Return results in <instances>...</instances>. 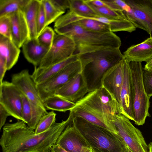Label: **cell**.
Segmentation results:
<instances>
[{
  "mask_svg": "<svg viewBox=\"0 0 152 152\" xmlns=\"http://www.w3.org/2000/svg\"><path fill=\"white\" fill-rule=\"evenodd\" d=\"M73 118L69 113L65 120L55 122L46 131L39 134H36L34 129L21 120L6 124L0 139L2 152H50L58 137Z\"/></svg>",
  "mask_w": 152,
  "mask_h": 152,
  "instance_id": "6da1fadb",
  "label": "cell"
},
{
  "mask_svg": "<svg viewBox=\"0 0 152 152\" xmlns=\"http://www.w3.org/2000/svg\"><path fill=\"white\" fill-rule=\"evenodd\" d=\"M120 48H106L78 55L89 92L102 87L106 72L124 58Z\"/></svg>",
  "mask_w": 152,
  "mask_h": 152,
  "instance_id": "7a4b0ae2",
  "label": "cell"
},
{
  "mask_svg": "<svg viewBox=\"0 0 152 152\" xmlns=\"http://www.w3.org/2000/svg\"><path fill=\"white\" fill-rule=\"evenodd\" d=\"M54 30L57 34L69 37L73 40L76 48L75 54L78 55L106 48H120L121 44L120 38L114 32H93L75 23Z\"/></svg>",
  "mask_w": 152,
  "mask_h": 152,
  "instance_id": "3957f363",
  "label": "cell"
},
{
  "mask_svg": "<svg viewBox=\"0 0 152 152\" xmlns=\"http://www.w3.org/2000/svg\"><path fill=\"white\" fill-rule=\"evenodd\" d=\"M71 124L92 148L100 152H123L127 146L118 134L81 117H73Z\"/></svg>",
  "mask_w": 152,
  "mask_h": 152,
  "instance_id": "277c9868",
  "label": "cell"
},
{
  "mask_svg": "<svg viewBox=\"0 0 152 152\" xmlns=\"http://www.w3.org/2000/svg\"><path fill=\"white\" fill-rule=\"evenodd\" d=\"M97 115L104 121L109 130L118 134L113 123L115 116L120 113V106L115 97L103 87L89 92L76 102Z\"/></svg>",
  "mask_w": 152,
  "mask_h": 152,
  "instance_id": "5b68a950",
  "label": "cell"
},
{
  "mask_svg": "<svg viewBox=\"0 0 152 152\" xmlns=\"http://www.w3.org/2000/svg\"><path fill=\"white\" fill-rule=\"evenodd\" d=\"M129 66L134 90V121L137 125H142L150 115L148 111L150 97L147 95L143 85L142 62L131 61Z\"/></svg>",
  "mask_w": 152,
  "mask_h": 152,
  "instance_id": "8992f818",
  "label": "cell"
},
{
  "mask_svg": "<svg viewBox=\"0 0 152 152\" xmlns=\"http://www.w3.org/2000/svg\"><path fill=\"white\" fill-rule=\"evenodd\" d=\"M113 123L118 134L132 152H148L142 132L129 119L119 113L115 116Z\"/></svg>",
  "mask_w": 152,
  "mask_h": 152,
  "instance_id": "52a82bcc",
  "label": "cell"
},
{
  "mask_svg": "<svg viewBox=\"0 0 152 152\" xmlns=\"http://www.w3.org/2000/svg\"><path fill=\"white\" fill-rule=\"evenodd\" d=\"M129 6L124 11L128 20L152 38V0H125Z\"/></svg>",
  "mask_w": 152,
  "mask_h": 152,
  "instance_id": "ba28073f",
  "label": "cell"
},
{
  "mask_svg": "<svg viewBox=\"0 0 152 152\" xmlns=\"http://www.w3.org/2000/svg\"><path fill=\"white\" fill-rule=\"evenodd\" d=\"M82 71V64L78 59L44 82L37 85L39 95L42 100L43 101L54 95L58 89Z\"/></svg>",
  "mask_w": 152,
  "mask_h": 152,
  "instance_id": "9c48e42d",
  "label": "cell"
},
{
  "mask_svg": "<svg viewBox=\"0 0 152 152\" xmlns=\"http://www.w3.org/2000/svg\"><path fill=\"white\" fill-rule=\"evenodd\" d=\"M76 49L71 37L56 34L51 47L38 67L45 68L64 61L75 54Z\"/></svg>",
  "mask_w": 152,
  "mask_h": 152,
  "instance_id": "30bf717a",
  "label": "cell"
},
{
  "mask_svg": "<svg viewBox=\"0 0 152 152\" xmlns=\"http://www.w3.org/2000/svg\"><path fill=\"white\" fill-rule=\"evenodd\" d=\"M0 104L11 116L23 121L22 94L11 82L3 81L0 85Z\"/></svg>",
  "mask_w": 152,
  "mask_h": 152,
  "instance_id": "8fae6325",
  "label": "cell"
},
{
  "mask_svg": "<svg viewBox=\"0 0 152 152\" xmlns=\"http://www.w3.org/2000/svg\"><path fill=\"white\" fill-rule=\"evenodd\" d=\"M71 123L60 135L56 144L69 152H84L91 149L84 137Z\"/></svg>",
  "mask_w": 152,
  "mask_h": 152,
  "instance_id": "7c38bea8",
  "label": "cell"
},
{
  "mask_svg": "<svg viewBox=\"0 0 152 152\" xmlns=\"http://www.w3.org/2000/svg\"><path fill=\"white\" fill-rule=\"evenodd\" d=\"M11 82L29 100L46 109L39 95L37 85L28 70L23 69L12 75Z\"/></svg>",
  "mask_w": 152,
  "mask_h": 152,
  "instance_id": "4fadbf2b",
  "label": "cell"
},
{
  "mask_svg": "<svg viewBox=\"0 0 152 152\" xmlns=\"http://www.w3.org/2000/svg\"><path fill=\"white\" fill-rule=\"evenodd\" d=\"M120 113L134 120V90L129 62L125 59L124 82L120 94Z\"/></svg>",
  "mask_w": 152,
  "mask_h": 152,
  "instance_id": "5bb4252c",
  "label": "cell"
},
{
  "mask_svg": "<svg viewBox=\"0 0 152 152\" xmlns=\"http://www.w3.org/2000/svg\"><path fill=\"white\" fill-rule=\"evenodd\" d=\"M124 58L110 68L102 80V86L111 94L120 104V94L124 79Z\"/></svg>",
  "mask_w": 152,
  "mask_h": 152,
  "instance_id": "9a60e30c",
  "label": "cell"
},
{
  "mask_svg": "<svg viewBox=\"0 0 152 152\" xmlns=\"http://www.w3.org/2000/svg\"><path fill=\"white\" fill-rule=\"evenodd\" d=\"M88 92L87 84L81 72L58 89L55 95L76 103Z\"/></svg>",
  "mask_w": 152,
  "mask_h": 152,
  "instance_id": "2e32d148",
  "label": "cell"
},
{
  "mask_svg": "<svg viewBox=\"0 0 152 152\" xmlns=\"http://www.w3.org/2000/svg\"><path fill=\"white\" fill-rule=\"evenodd\" d=\"M7 15L11 21L12 41L20 48L29 39L28 28L23 14L19 11Z\"/></svg>",
  "mask_w": 152,
  "mask_h": 152,
  "instance_id": "e0dca14e",
  "label": "cell"
},
{
  "mask_svg": "<svg viewBox=\"0 0 152 152\" xmlns=\"http://www.w3.org/2000/svg\"><path fill=\"white\" fill-rule=\"evenodd\" d=\"M22 47L25 58L34 67L39 66L50 48L40 43L37 38L27 39Z\"/></svg>",
  "mask_w": 152,
  "mask_h": 152,
  "instance_id": "ac0fdd59",
  "label": "cell"
},
{
  "mask_svg": "<svg viewBox=\"0 0 152 152\" xmlns=\"http://www.w3.org/2000/svg\"><path fill=\"white\" fill-rule=\"evenodd\" d=\"M123 55L129 62H146L152 57V38L150 37L141 43L131 46Z\"/></svg>",
  "mask_w": 152,
  "mask_h": 152,
  "instance_id": "d6986e66",
  "label": "cell"
},
{
  "mask_svg": "<svg viewBox=\"0 0 152 152\" xmlns=\"http://www.w3.org/2000/svg\"><path fill=\"white\" fill-rule=\"evenodd\" d=\"M23 121L30 128L35 129L41 118L48 113L47 110L33 102L22 94Z\"/></svg>",
  "mask_w": 152,
  "mask_h": 152,
  "instance_id": "ffe728a7",
  "label": "cell"
},
{
  "mask_svg": "<svg viewBox=\"0 0 152 152\" xmlns=\"http://www.w3.org/2000/svg\"><path fill=\"white\" fill-rule=\"evenodd\" d=\"M78 59V55L74 54L64 61L45 68L35 67L31 76L37 85L41 84L57 73L69 64Z\"/></svg>",
  "mask_w": 152,
  "mask_h": 152,
  "instance_id": "44dd1931",
  "label": "cell"
},
{
  "mask_svg": "<svg viewBox=\"0 0 152 152\" xmlns=\"http://www.w3.org/2000/svg\"><path fill=\"white\" fill-rule=\"evenodd\" d=\"M20 53V48L12 40L0 35V55L6 59L8 70L16 64Z\"/></svg>",
  "mask_w": 152,
  "mask_h": 152,
  "instance_id": "7402d4cb",
  "label": "cell"
},
{
  "mask_svg": "<svg viewBox=\"0 0 152 152\" xmlns=\"http://www.w3.org/2000/svg\"><path fill=\"white\" fill-rule=\"evenodd\" d=\"M40 0H29L22 11L28 28L29 39L37 38V16Z\"/></svg>",
  "mask_w": 152,
  "mask_h": 152,
  "instance_id": "603a6c76",
  "label": "cell"
},
{
  "mask_svg": "<svg viewBox=\"0 0 152 152\" xmlns=\"http://www.w3.org/2000/svg\"><path fill=\"white\" fill-rule=\"evenodd\" d=\"M70 112L73 117H81L93 124L109 130L106 124L101 118L81 104L76 103L75 106L70 111Z\"/></svg>",
  "mask_w": 152,
  "mask_h": 152,
  "instance_id": "cb8c5ba5",
  "label": "cell"
},
{
  "mask_svg": "<svg viewBox=\"0 0 152 152\" xmlns=\"http://www.w3.org/2000/svg\"><path fill=\"white\" fill-rule=\"evenodd\" d=\"M43 102L47 110L62 112L70 111L76 105V103L55 95L46 99Z\"/></svg>",
  "mask_w": 152,
  "mask_h": 152,
  "instance_id": "d4e9b609",
  "label": "cell"
},
{
  "mask_svg": "<svg viewBox=\"0 0 152 152\" xmlns=\"http://www.w3.org/2000/svg\"><path fill=\"white\" fill-rule=\"evenodd\" d=\"M69 11L77 16L85 18L101 17L84 0H69Z\"/></svg>",
  "mask_w": 152,
  "mask_h": 152,
  "instance_id": "484cf974",
  "label": "cell"
},
{
  "mask_svg": "<svg viewBox=\"0 0 152 152\" xmlns=\"http://www.w3.org/2000/svg\"><path fill=\"white\" fill-rule=\"evenodd\" d=\"M29 0H0V17L22 11Z\"/></svg>",
  "mask_w": 152,
  "mask_h": 152,
  "instance_id": "4316f807",
  "label": "cell"
},
{
  "mask_svg": "<svg viewBox=\"0 0 152 152\" xmlns=\"http://www.w3.org/2000/svg\"><path fill=\"white\" fill-rule=\"evenodd\" d=\"M46 18V27L54 22L65 12L56 7L50 0H42Z\"/></svg>",
  "mask_w": 152,
  "mask_h": 152,
  "instance_id": "83f0119b",
  "label": "cell"
},
{
  "mask_svg": "<svg viewBox=\"0 0 152 152\" xmlns=\"http://www.w3.org/2000/svg\"><path fill=\"white\" fill-rule=\"evenodd\" d=\"M99 16L113 20H127L124 12H118L113 10L107 7H99L95 6L84 0Z\"/></svg>",
  "mask_w": 152,
  "mask_h": 152,
  "instance_id": "f1b7e54d",
  "label": "cell"
},
{
  "mask_svg": "<svg viewBox=\"0 0 152 152\" xmlns=\"http://www.w3.org/2000/svg\"><path fill=\"white\" fill-rule=\"evenodd\" d=\"M56 115L53 111H52L44 115L34 129L35 134H40L48 130L56 122Z\"/></svg>",
  "mask_w": 152,
  "mask_h": 152,
  "instance_id": "f546056e",
  "label": "cell"
},
{
  "mask_svg": "<svg viewBox=\"0 0 152 152\" xmlns=\"http://www.w3.org/2000/svg\"><path fill=\"white\" fill-rule=\"evenodd\" d=\"M54 30L51 27L46 26L38 36L37 39L40 43L50 48L56 34Z\"/></svg>",
  "mask_w": 152,
  "mask_h": 152,
  "instance_id": "4dcf8cb0",
  "label": "cell"
},
{
  "mask_svg": "<svg viewBox=\"0 0 152 152\" xmlns=\"http://www.w3.org/2000/svg\"><path fill=\"white\" fill-rule=\"evenodd\" d=\"M0 35L12 40L11 23L8 15L0 17Z\"/></svg>",
  "mask_w": 152,
  "mask_h": 152,
  "instance_id": "1f68e13d",
  "label": "cell"
},
{
  "mask_svg": "<svg viewBox=\"0 0 152 152\" xmlns=\"http://www.w3.org/2000/svg\"><path fill=\"white\" fill-rule=\"evenodd\" d=\"M46 27V18L44 6L42 0H40L37 16L38 37Z\"/></svg>",
  "mask_w": 152,
  "mask_h": 152,
  "instance_id": "d6a6232c",
  "label": "cell"
},
{
  "mask_svg": "<svg viewBox=\"0 0 152 152\" xmlns=\"http://www.w3.org/2000/svg\"><path fill=\"white\" fill-rule=\"evenodd\" d=\"M142 80L145 92L150 97L152 96V70L143 69Z\"/></svg>",
  "mask_w": 152,
  "mask_h": 152,
  "instance_id": "836d02e7",
  "label": "cell"
},
{
  "mask_svg": "<svg viewBox=\"0 0 152 152\" xmlns=\"http://www.w3.org/2000/svg\"><path fill=\"white\" fill-rule=\"evenodd\" d=\"M107 7L118 12H124L122 8L123 2L121 0H102Z\"/></svg>",
  "mask_w": 152,
  "mask_h": 152,
  "instance_id": "e575fe53",
  "label": "cell"
},
{
  "mask_svg": "<svg viewBox=\"0 0 152 152\" xmlns=\"http://www.w3.org/2000/svg\"><path fill=\"white\" fill-rule=\"evenodd\" d=\"M7 70L6 60L4 57L0 55V85L3 81V78Z\"/></svg>",
  "mask_w": 152,
  "mask_h": 152,
  "instance_id": "d590c367",
  "label": "cell"
},
{
  "mask_svg": "<svg viewBox=\"0 0 152 152\" xmlns=\"http://www.w3.org/2000/svg\"><path fill=\"white\" fill-rule=\"evenodd\" d=\"M52 3L59 9L65 11L69 9V0H50Z\"/></svg>",
  "mask_w": 152,
  "mask_h": 152,
  "instance_id": "8d00e7d4",
  "label": "cell"
},
{
  "mask_svg": "<svg viewBox=\"0 0 152 152\" xmlns=\"http://www.w3.org/2000/svg\"><path fill=\"white\" fill-rule=\"evenodd\" d=\"M10 116L8 112L0 104V129L5 125L7 118Z\"/></svg>",
  "mask_w": 152,
  "mask_h": 152,
  "instance_id": "74e56055",
  "label": "cell"
},
{
  "mask_svg": "<svg viewBox=\"0 0 152 152\" xmlns=\"http://www.w3.org/2000/svg\"><path fill=\"white\" fill-rule=\"evenodd\" d=\"M86 1L94 6L99 7H107L102 0H86Z\"/></svg>",
  "mask_w": 152,
  "mask_h": 152,
  "instance_id": "f35d334b",
  "label": "cell"
},
{
  "mask_svg": "<svg viewBox=\"0 0 152 152\" xmlns=\"http://www.w3.org/2000/svg\"><path fill=\"white\" fill-rule=\"evenodd\" d=\"M50 152H69L67 151L58 145L55 144L52 147ZM84 152H93L92 148Z\"/></svg>",
  "mask_w": 152,
  "mask_h": 152,
  "instance_id": "ab89813d",
  "label": "cell"
},
{
  "mask_svg": "<svg viewBox=\"0 0 152 152\" xmlns=\"http://www.w3.org/2000/svg\"><path fill=\"white\" fill-rule=\"evenodd\" d=\"M143 69L146 70H152V57L146 62Z\"/></svg>",
  "mask_w": 152,
  "mask_h": 152,
  "instance_id": "60d3db41",
  "label": "cell"
},
{
  "mask_svg": "<svg viewBox=\"0 0 152 152\" xmlns=\"http://www.w3.org/2000/svg\"><path fill=\"white\" fill-rule=\"evenodd\" d=\"M148 152H152V142H150L148 145Z\"/></svg>",
  "mask_w": 152,
  "mask_h": 152,
  "instance_id": "b9f144b4",
  "label": "cell"
},
{
  "mask_svg": "<svg viewBox=\"0 0 152 152\" xmlns=\"http://www.w3.org/2000/svg\"><path fill=\"white\" fill-rule=\"evenodd\" d=\"M127 148H128V152H132L131 150L130 149V148L128 147V146H127Z\"/></svg>",
  "mask_w": 152,
  "mask_h": 152,
  "instance_id": "7bdbcfd3",
  "label": "cell"
}]
</instances>
